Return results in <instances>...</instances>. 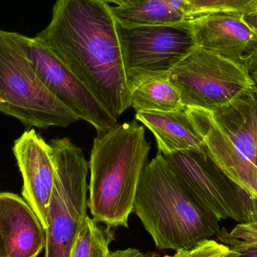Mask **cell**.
I'll list each match as a JSON object with an SVG mask.
<instances>
[{"mask_svg":"<svg viewBox=\"0 0 257 257\" xmlns=\"http://www.w3.org/2000/svg\"><path fill=\"white\" fill-rule=\"evenodd\" d=\"M116 120L131 106L111 6L104 0H56L51 22L36 35Z\"/></svg>","mask_w":257,"mask_h":257,"instance_id":"cell-1","label":"cell"},{"mask_svg":"<svg viewBox=\"0 0 257 257\" xmlns=\"http://www.w3.org/2000/svg\"><path fill=\"white\" fill-rule=\"evenodd\" d=\"M133 212L160 250H190L221 228L220 219L183 185L160 151L144 169Z\"/></svg>","mask_w":257,"mask_h":257,"instance_id":"cell-2","label":"cell"},{"mask_svg":"<svg viewBox=\"0 0 257 257\" xmlns=\"http://www.w3.org/2000/svg\"><path fill=\"white\" fill-rule=\"evenodd\" d=\"M151 143L137 122L117 123L95 138L88 163V208L98 223L128 227Z\"/></svg>","mask_w":257,"mask_h":257,"instance_id":"cell-3","label":"cell"},{"mask_svg":"<svg viewBox=\"0 0 257 257\" xmlns=\"http://www.w3.org/2000/svg\"><path fill=\"white\" fill-rule=\"evenodd\" d=\"M30 41L0 30V112L27 127H66L79 118L39 79L30 60Z\"/></svg>","mask_w":257,"mask_h":257,"instance_id":"cell-4","label":"cell"},{"mask_svg":"<svg viewBox=\"0 0 257 257\" xmlns=\"http://www.w3.org/2000/svg\"><path fill=\"white\" fill-rule=\"evenodd\" d=\"M55 180L48 206L45 257H70L78 232L88 217V163L68 138L51 140Z\"/></svg>","mask_w":257,"mask_h":257,"instance_id":"cell-5","label":"cell"},{"mask_svg":"<svg viewBox=\"0 0 257 257\" xmlns=\"http://www.w3.org/2000/svg\"><path fill=\"white\" fill-rule=\"evenodd\" d=\"M189 108L214 111L255 86L250 74L235 63L196 47L169 75Z\"/></svg>","mask_w":257,"mask_h":257,"instance_id":"cell-6","label":"cell"},{"mask_svg":"<svg viewBox=\"0 0 257 257\" xmlns=\"http://www.w3.org/2000/svg\"><path fill=\"white\" fill-rule=\"evenodd\" d=\"M164 157L183 185L220 220L257 221V199L223 172L207 147Z\"/></svg>","mask_w":257,"mask_h":257,"instance_id":"cell-7","label":"cell"},{"mask_svg":"<svg viewBox=\"0 0 257 257\" xmlns=\"http://www.w3.org/2000/svg\"><path fill=\"white\" fill-rule=\"evenodd\" d=\"M118 33L130 89L146 78L169 75L197 47L188 20L128 28L118 24Z\"/></svg>","mask_w":257,"mask_h":257,"instance_id":"cell-8","label":"cell"},{"mask_svg":"<svg viewBox=\"0 0 257 257\" xmlns=\"http://www.w3.org/2000/svg\"><path fill=\"white\" fill-rule=\"evenodd\" d=\"M30 57L44 85L79 120L91 124L99 134L117 124L92 92L36 36L30 41Z\"/></svg>","mask_w":257,"mask_h":257,"instance_id":"cell-9","label":"cell"},{"mask_svg":"<svg viewBox=\"0 0 257 257\" xmlns=\"http://www.w3.org/2000/svg\"><path fill=\"white\" fill-rule=\"evenodd\" d=\"M196 45L250 73L257 63V36L241 15L216 13L188 20Z\"/></svg>","mask_w":257,"mask_h":257,"instance_id":"cell-10","label":"cell"},{"mask_svg":"<svg viewBox=\"0 0 257 257\" xmlns=\"http://www.w3.org/2000/svg\"><path fill=\"white\" fill-rule=\"evenodd\" d=\"M13 152L23 178V198L47 229V216L55 180L52 148L34 130L24 132Z\"/></svg>","mask_w":257,"mask_h":257,"instance_id":"cell-11","label":"cell"},{"mask_svg":"<svg viewBox=\"0 0 257 257\" xmlns=\"http://www.w3.org/2000/svg\"><path fill=\"white\" fill-rule=\"evenodd\" d=\"M3 235L7 257H37L45 249L46 234L30 205L18 195L0 193Z\"/></svg>","mask_w":257,"mask_h":257,"instance_id":"cell-12","label":"cell"},{"mask_svg":"<svg viewBox=\"0 0 257 257\" xmlns=\"http://www.w3.org/2000/svg\"><path fill=\"white\" fill-rule=\"evenodd\" d=\"M210 155L232 181L257 199V167L244 158L213 120L209 111L189 108Z\"/></svg>","mask_w":257,"mask_h":257,"instance_id":"cell-13","label":"cell"},{"mask_svg":"<svg viewBox=\"0 0 257 257\" xmlns=\"http://www.w3.org/2000/svg\"><path fill=\"white\" fill-rule=\"evenodd\" d=\"M209 112L237 151L257 167V87Z\"/></svg>","mask_w":257,"mask_h":257,"instance_id":"cell-14","label":"cell"},{"mask_svg":"<svg viewBox=\"0 0 257 257\" xmlns=\"http://www.w3.org/2000/svg\"><path fill=\"white\" fill-rule=\"evenodd\" d=\"M136 119L151 130L163 155L206 148L187 107L167 112L139 111L136 112Z\"/></svg>","mask_w":257,"mask_h":257,"instance_id":"cell-15","label":"cell"},{"mask_svg":"<svg viewBox=\"0 0 257 257\" xmlns=\"http://www.w3.org/2000/svg\"><path fill=\"white\" fill-rule=\"evenodd\" d=\"M117 24L122 27L168 25L187 21L185 15L168 0H128L111 6Z\"/></svg>","mask_w":257,"mask_h":257,"instance_id":"cell-16","label":"cell"},{"mask_svg":"<svg viewBox=\"0 0 257 257\" xmlns=\"http://www.w3.org/2000/svg\"><path fill=\"white\" fill-rule=\"evenodd\" d=\"M131 106L139 111H175L184 108L181 94L169 75L156 76L139 81L130 89Z\"/></svg>","mask_w":257,"mask_h":257,"instance_id":"cell-17","label":"cell"},{"mask_svg":"<svg viewBox=\"0 0 257 257\" xmlns=\"http://www.w3.org/2000/svg\"><path fill=\"white\" fill-rule=\"evenodd\" d=\"M87 217L78 232L70 257H108L109 245L114 239L109 226Z\"/></svg>","mask_w":257,"mask_h":257,"instance_id":"cell-18","label":"cell"},{"mask_svg":"<svg viewBox=\"0 0 257 257\" xmlns=\"http://www.w3.org/2000/svg\"><path fill=\"white\" fill-rule=\"evenodd\" d=\"M216 236L237 257H257V221L238 223L231 232L220 228Z\"/></svg>","mask_w":257,"mask_h":257,"instance_id":"cell-19","label":"cell"},{"mask_svg":"<svg viewBox=\"0 0 257 257\" xmlns=\"http://www.w3.org/2000/svg\"><path fill=\"white\" fill-rule=\"evenodd\" d=\"M257 11V0H191L187 20L211 14L243 15Z\"/></svg>","mask_w":257,"mask_h":257,"instance_id":"cell-20","label":"cell"},{"mask_svg":"<svg viewBox=\"0 0 257 257\" xmlns=\"http://www.w3.org/2000/svg\"><path fill=\"white\" fill-rule=\"evenodd\" d=\"M235 252L214 240L208 239L187 250L185 257H237Z\"/></svg>","mask_w":257,"mask_h":257,"instance_id":"cell-21","label":"cell"},{"mask_svg":"<svg viewBox=\"0 0 257 257\" xmlns=\"http://www.w3.org/2000/svg\"><path fill=\"white\" fill-rule=\"evenodd\" d=\"M187 253V250H178L174 256L166 257H185ZM108 257H154V255L149 256L148 255L144 254L138 249L130 247V248L124 249V250H117L115 251L110 252Z\"/></svg>","mask_w":257,"mask_h":257,"instance_id":"cell-22","label":"cell"},{"mask_svg":"<svg viewBox=\"0 0 257 257\" xmlns=\"http://www.w3.org/2000/svg\"><path fill=\"white\" fill-rule=\"evenodd\" d=\"M241 19L257 36V11L241 15Z\"/></svg>","mask_w":257,"mask_h":257,"instance_id":"cell-23","label":"cell"},{"mask_svg":"<svg viewBox=\"0 0 257 257\" xmlns=\"http://www.w3.org/2000/svg\"><path fill=\"white\" fill-rule=\"evenodd\" d=\"M171 6H173L177 10L182 12L187 19V12H188L189 6H190L191 0H168Z\"/></svg>","mask_w":257,"mask_h":257,"instance_id":"cell-24","label":"cell"},{"mask_svg":"<svg viewBox=\"0 0 257 257\" xmlns=\"http://www.w3.org/2000/svg\"><path fill=\"white\" fill-rule=\"evenodd\" d=\"M0 257H7L6 246L3 235V225H2L1 213H0Z\"/></svg>","mask_w":257,"mask_h":257,"instance_id":"cell-25","label":"cell"},{"mask_svg":"<svg viewBox=\"0 0 257 257\" xmlns=\"http://www.w3.org/2000/svg\"><path fill=\"white\" fill-rule=\"evenodd\" d=\"M250 75L251 77L252 80H253V83H254L255 86L257 87V63L255 65L253 70L250 72Z\"/></svg>","mask_w":257,"mask_h":257,"instance_id":"cell-26","label":"cell"},{"mask_svg":"<svg viewBox=\"0 0 257 257\" xmlns=\"http://www.w3.org/2000/svg\"><path fill=\"white\" fill-rule=\"evenodd\" d=\"M104 1L108 3H113V4H115L116 6H121V5L125 4L128 0H104Z\"/></svg>","mask_w":257,"mask_h":257,"instance_id":"cell-27","label":"cell"}]
</instances>
